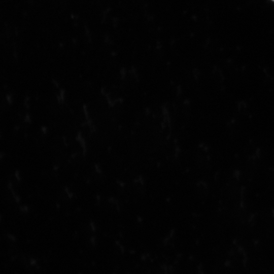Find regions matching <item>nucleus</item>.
Here are the masks:
<instances>
[{"label": "nucleus", "instance_id": "obj_1", "mask_svg": "<svg viewBox=\"0 0 274 274\" xmlns=\"http://www.w3.org/2000/svg\"><path fill=\"white\" fill-rule=\"evenodd\" d=\"M274 1V0H273Z\"/></svg>", "mask_w": 274, "mask_h": 274}]
</instances>
